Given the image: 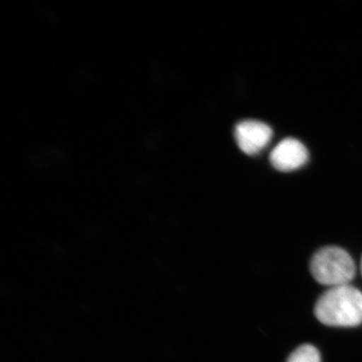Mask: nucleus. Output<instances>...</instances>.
<instances>
[{"label":"nucleus","instance_id":"nucleus-6","mask_svg":"<svg viewBox=\"0 0 362 362\" xmlns=\"http://www.w3.org/2000/svg\"><path fill=\"white\" fill-rule=\"evenodd\" d=\"M361 272H362V259H361Z\"/></svg>","mask_w":362,"mask_h":362},{"label":"nucleus","instance_id":"nucleus-3","mask_svg":"<svg viewBox=\"0 0 362 362\" xmlns=\"http://www.w3.org/2000/svg\"><path fill=\"white\" fill-rule=\"evenodd\" d=\"M273 131L268 124L245 120L237 124L235 138L240 150L249 156L259 153L270 143Z\"/></svg>","mask_w":362,"mask_h":362},{"label":"nucleus","instance_id":"nucleus-5","mask_svg":"<svg viewBox=\"0 0 362 362\" xmlns=\"http://www.w3.org/2000/svg\"><path fill=\"white\" fill-rule=\"evenodd\" d=\"M287 362H321V357L315 346L303 344L290 354Z\"/></svg>","mask_w":362,"mask_h":362},{"label":"nucleus","instance_id":"nucleus-1","mask_svg":"<svg viewBox=\"0 0 362 362\" xmlns=\"http://www.w3.org/2000/svg\"><path fill=\"white\" fill-rule=\"evenodd\" d=\"M316 318L332 327H354L362 323V293L351 285L330 288L317 300Z\"/></svg>","mask_w":362,"mask_h":362},{"label":"nucleus","instance_id":"nucleus-2","mask_svg":"<svg viewBox=\"0 0 362 362\" xmlns=\"http://www.w3.org/2000/svg\"><path fill=\"white\" fill-rule=\"evenodd\" d=\"M310 271L319 284L333 288L349 285L356 277V266L344 249L328 246L318 250L312 257Z\"/></svg>","mask_w":362,"mask_h":362},{"label":"nucleus","instance_id":"nucleus-4","mask_svg":"<svg viewBox=\"0 0 362 362\" xmlns=\"http://www.w3.org/2000/svg\"><path fill=\"white\" fill-rule=\"evenodd\" d=\"M306 146L295 139L286 138L273 149L270 156L272 165L280 171H292L302 168L308 160Z\"/></svg>","mask_w":362,"mask_h":362}]
</instances>
